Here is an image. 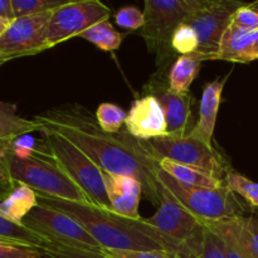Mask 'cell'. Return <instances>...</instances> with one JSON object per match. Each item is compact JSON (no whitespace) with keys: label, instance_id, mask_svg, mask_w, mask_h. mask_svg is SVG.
<instances>
[{"label":"cell","instance_id":"cb8c5ba5","mask_svg":"<svg viewBox=\"0 0 258 258\" xmlns=\"http://www.w3.org/2000/svg\"><path fill=\"white\" fill-rule=\"evenodd\" d=\"M78 37L88 40L103 52H112V50L118 49L120 45L122 44L126 33L117 32L108 20H105V22H101L93 27L88 28L87 30L81 33Z\"/></svg>","mask_w":258,"mask_h":258},{"label":"cell","instance_id":"3957f363","mask_svg":"<svg viewBox=\"0 0 258 258\" xmlns=\"http://www.w3.org/2000/svg\"><path fill=\"white\" fill-rule=\"evenodd\" d=\"M0 150L13 180L18 185L28 186L39 196L91 203L82 189L78 188L58 165L44 140L37 144L35 139L25 135L2 145Z\"/></svg>","mask_w":258,"mask_h":258},{"label":"cell","instance_id":"ab89813d","mask_svg":"<svg viewBox=\"0 0 258 258\" xmlns=\"http://www.w3.org/2000/svg\"><path fill=\"white\" fill-rule=\"evenodd\" d=\"M8 60H10L9 58H8L7 55L3 54V53H0V66L4 64V63H5V62H8Z\"/></svg>","mask_w":258,"mask_h":258},{"label":"cell","instance_id":"d590c367","mask_svg":"<svg viewBox=\"0 0 258 258\" xmlns=\"http://www.w3.org/2000/svg\"><path fill=\"white\" fill-rule=\"evenodd\" d=\"M17 185L18 184L13 180L12 175H10L7 161H5L2 150H0V199L12 193L17 188Z\"/></svg>","mask_w":258,"mask_h":258},{"label":"cell","instance_id":"9a60e30c","mask_svg":"<svg viewBox=\"0 0 258 258\" xmlns=\"http://www.w3.org/2000/svg\"><path fill=\"white\" fill-rule=\"evenodd\" d=\"M106 193L112 212L130 219H140L139 204L144 194L143 185L133 176L115 175L103 171Z\"/></svg>","mask_w":258,"mask_h":258},{"label":"cell","instance_id":"e575fe53","mask_svg":"<svg viewBox=\"0 0 258 258\" xmlns=\"http://www.w3.org/2000/svg\"><path fill=\"white\" fill-rule=\"evenodd\" d=\"M108 258H178L171 251H102Z\"/></svg>","mask_w":258,"mask_h":258},{"label":"cell","instance_id":"2e32d148","mask_svg":"<svg viewBox=\"0 0 258 258\" xmlns=\"http://www.w3.org/2000/svg\"><path fill=\"white\" fill-rule=\"evenodd\" d=\"M228 77L229 75L216 78L212 82L207 83L203 88L201 103H199L198 120L196 121L190 136L207 145H213L212 143H213L217 116L222 103V93Z\"/></svg>","mask_w":258,"mask_h":258},{"label":"cell","instance_id":"277c9868","mask_svg":"<svg viewBox=\"0 0 258 258\" xmlns=\"http://www.w3.org/2000/svg\"><path fill=\"white\" fill-rule=\"evenodd\" d=\"M204 3L206 0H145L143 10L145 25L139 30V34L146 42L149 52L156 54L160 75H164L175 53L171 48L175 29Z\"/></svg>","mask_w":258,"mask_h":258},{"label":"cell","instance_id":"f35d334b","mask_svg":"<svg viewBox=\"0 0 258 258\" xmlns=\"http://www.w3.org/2000/svg\"><path fill=\"white\" fill-rule=\"evenodd\" d=\"M10 23L12 22H8V20H4L0 18V38H2V35L5 33V30L8 29V27H9Z\"/></svg>","mask_w":258,"mask_h":258},{"label":"cell","instance_id":"d6986e66","mask_svg":"<svg viewBox=\"0 0 258 258\" xmlns=\"http://www.w3.org/2000/svg\"><path fill=\"white\" fill-rule=\"evenodd\" d=\"M204 57L198 52L180 55L171 64L168 73L169 90L180 95L190 93V86L196 80Z\"/></svg>","mask_w":258,"mask_h":258},{"label":"cell","instance_id":"5bb4252c","mask_svg":"<svg viewBox=\"0 0 258 258\" xmlns=\"http://www.w3.org/2000/svg\"><path fill=\"white\" fill-rule=\"evenodd\" d=\"M126 131L140 141L168 135L165 115L155 96L148 95L134 101L126 117Z\"/></svg>","mask_w":258,"mask_h":258},{"label":"cell","instance_id":"4316f807","mask_svg":"<svg viewBox=\"0 0 258 258\" xmlns=\"http://www.w3.org/2000/svg\"><path fill=\"white\" fill-rule=\"evenodd\" d=\"M198 251L201 258H227L223 241L207 224H202Z\"/></svg>","mask_w":258,"mask_h":258},{"label":"cell","instance_id":"836d02e7","mask_svg":"<svg viewBox=\"0 0 258 258\" xmlns=\"http://www.w3.org/2000/svg\"><path fill=\"white\" fill-rule=\"evenodd\" d=\"M39 249L0 241V258H43Z\"/></svg>","mask_w":258,"mask_h":258},{"label":"cell","instance_id":"d4e9b609","mask_svg":"<svg viewBox=\"0 0 258 258\" xmlns=\"http://www.w3.org/2000/svg\"><path fill=\"white\" fill-rule=\"evenodd\" d=\"M226 185L232 193L241 196L253 208H258V183L246 178L242 174L231 170L227 173Z\"/></svg>","mask_w":258,"mask_h":258},{"label":"cell","instance_id":"1f68e13d","mask_svg":"<svg viewBox=\"0 0 258 258\" xmlns=\"http://www.w3.org/2000/svg\"><path fill=\"white\" fill-rule=\"evenodd\" d=\"M231 25L243 30H258V10L251 4H243L234 13Z\"/></svg>","mask_w":258,"mask_h":258},{"label":"cell","instance_id":"603a6c76","mask_svg":"<svg viewBox=\"0 0 258 258\" xmlns=\"http://www.w3.org/2000/svg\"><path fill=\"white\" fill-rule=\"evenodd\" d=\"M0 241L39 249L42 253L52 246L45 239L37 236L34 232H32L23 224L13 223V222L7 221L2 217H0Z\"/></svg>","mask_w":258,"mask_h":258},{"label":"cell","instance_id":"4fadbf2b","mask_svg":"<svg viewBox=\"0 0 258 258\" xmlns=\"http://www.w3.org/2000/svg\"><path fill=\"white\" fill-rule=\"evenodd\" d=\"M150 95L158 98L165 115L168 135L185 138L191 134L194 125L193 96L191 93L180 95L169 90L168 82H164L163 75L158 80L151 78L149 82Z\"/></svg>","mask_w":258,"mask_h":258},{"label":"cell","instance_id":"ac0fdd59","mask_svg":"<svg viewBox=\"0 0 258 258\" xmlns=\"http://www.w3.org/2000/svg\"><path fill=\"white\" fill-rule=\"evenodd\" d=\"M159 168L169 174L171 178L175 179L176 181L186 186L206 189H221L227 186L226 181L212 175V174L191 168V166L175 163V161L166 160V159L159 160Z\"/></svg>","mask_w":258,"mask_h":258},{"label":"cell","instance_id":"44dd1931","mask_svg":"<svg viewBox=\"0 0 258 258\" xmlns=\"http://www.w3.org/2000/svg\"><path fill=\"white\" fill-rule=\"evenodd\" d=\"M38 204L37 193L25 185L17 188L0 199V217L17 224H23V219Z\"/></svg>","mask_w":258,"mask_h":258},{"label":"cell","instance_id":"7a4b0ae2","mask_svg":"<svg viewBox=\"0 0 258 258\" xmlns=\"http://www.w3.org/2000/svg\"><path fill=\"white\" fill-rule=\"evenodd\" d=\"M38 203L63 212L78 222L103 251H171V244L158 231L144 222L130 219L92 203H78L37 194Z\"/></svg>","mask_w":258,"mask_h":258},{"label":"cell","instance_id":"52a82bcc","mask_svg":"<svg viewBox=\"0 0 258 258\" xmlns=\"http://www.w3.org/2000/svg\"><path fill=\"white\" fill-rule=\"evenodd\" d=\"M141 144L158 161L163 159L175 161L206 171L222 180L232 170L229 161L213 145H207L190 135L185 138L166 135L141 141Z\"/></svg>","mask_w":258,"mask_h":258},{"label":"cell","instance_id":"6da1fadb","mask_svg":"<svg viewBox=\"0 0 258 258\" xmlns=\"http://www.w3.org/2000/svg\"><path fill=\"white\" fill-rule=\"evenodd\" d=\"M40 130L59 134L83 151L102 171L138 179L154 206L160 204L159 161L127 131L110 134L83 106L66 105L34 116Z\"/></svg>","mask_w":258,"mask_h":258},{"label":"cell","instance_id":"ffe728a7","mask_svg":"<svg viewBox=\"0 0 258 258\" xmlns=\"http://www.w3.org/2000/svg\"><path fill=\"white\" fill-rule=\"evenodd\" d=\"M34 131H40V125L34 118L20 117L17 113V106L0 101V146Z\"/></svg>","mask_w":258,"mask_h":258},{"label":"cell","instance_id":"74e56055","mask_svg":"<svg viewBox=\"0 0 258 258\" xmlns=\"http://www.w3.org/2000/svg\"><path fill=\"white\" fill-rule=\"evenodd\" d=\"M0 18L8 22H13L15 19L13 0H0Z\"/></svg>","mask_w":258,"mask_h":258},{"label":"cell","instance_id":"5b68a950","mask_svg":"<svg viewBox=\"0 0 258 258\" xmlns=\"http://www.w3.org/2000/svg\"><path fill=\"white\" fill-rule=\"evenodd\" d=\"M156 176L160 190L173 197L180 206L194 214L202 224L241 217L246 212V207L239 203L234 193L227 186L221 189L186 186L171 178L160 168Z\"/></svg>","mask_w":258,"mask_h":258},{"label":"cell","instance_id":"83f0119b","mask_svg":"<svg viewBox=\"0 0 258 258\" xmlns=\"http://www.w3.org/2000/svg\"><path fill=\"white\" fill-rule=\"evenodd\" d=\"M70 0H13V9L15 18L27 15L40 14L45 12H53Z\"/></svg>","mask_w":258,"mask_h":258},{"label":"cell","instance_id":"30bf717a","mask_svg":"<svg viewBox=\"0 0 258 258\" xmlns=\"http://www.w3.org/2000/svg\"><path fill=\"white\" fill-rule=\"evenodd\" d=\"M243 3L233 0H206L184 23L190 25L198 35V50L206 60H217L224 33L232 18Z\"/></svg>","mask_w":258,"mask_h":258},{"label":"cell","instance_id":"484cf974","mask_svg":"<svg viewBox=\"0 0 258 258\" xmlns=\"http://www.w3.org/2000/svg\"><path fill=\"white\" fill-rule=\"evenodd\" d=\"M127 113L113 103H101L96 110V120L103 131L110 134L120 133L125 125Z\"/></svg>","mask_w":258,"mask_h":258},{"label":"cell","instance_id":"4dcf8cb0","mask_svg":"<svg viewBox=\"0 0 258 258\" xmlns=\"http://www.w3.org/2000/svg\"><path fill=\"white\" fill-rule=\"evenodd\" d=\"M116 23L125 29L140 30L145 25V17L144 13L136 7H123L116 13Z\"/></svg>","mask_w":258,"mask_h":258},{"label":"cell","instance_id":"8d00e7d4","mask_svg":"<svg viewBox=\"0 0 258 258\" xmlns=\"http://www.w3.org/2000/svg\"><path fill=\"white\" fill-rule=\"evenodd\" d=\"M199 237H201V232L198 236L194 239H191L188 243L181 244L176 251V256L178 258H201L199 257Z\"/></svg>","mask_w":258,"mask_h":258},{"label":"cell","instance_id":"9c48e42d","mask_svg":"<svg viewBox=\"0 0 258 258\" xmlns=\"http://www.w3.org/2000/svg\"><path fill=\"white\" fill-rule=\"evenodd\" d=\"M111 9L98 0L70 2L53 10L47 29L44 50L72 37H78L88 28L110 18Z\"/></svg>","mask_w":258,"mask_h":258},{"label":"cell","instance_id":"8fae6325","mask_svg":"<svg viewBox=\"0 0 258 258\" xmlns=\"http://www.w3.org/2000/svg\"><path fill=\"white\" fill-rule=\"evenodd\" d=\"M52 13L15 18L0 38V53L12 60L43 52Z\"/></svg>","mask_w":258,"mask_h":258},{"label":"cell","instance_id":"7402d4cb","mask_svg":"<svg viewBox=\"0 0 258 258\" xmlns=\"http://www.w3.org/2000/svg\"><path fill=\"white\" fill-rule=\"evenodd\" d=\"M241 217L203 223L221 237L227 258H251L242 238L241 222H239Z\"/></svg>","mask_w":258,"mask_h":258},{"label":"cell","instance_id":"60d3db41","mask_svg":"<svg viewBox=\"0 0 258 258\" xmlns=\"http://www.w3.org/2000/svg\"><path fill=\"white\" fill-rule=\"evenodd\" d=\"M252 7H253L254 8V9H257L258 10V3H252Z\"/></svg>","mask_w":258,"mask_h":258},{"label":"cell","instance_id":"ba28073f","mask_svg":"<svg viewBox=\"0 0 258 258\" xmlns=\"http://www.w3.org/2000/svg\"><path fill=\"white\" fill-rule=\"evenodd\" d=\"M23 226L54 246L82 251H103L76 219L45 204L38 203L23 219Z\"/></svg>","mask_w":258,"mask_h":258},{"label":"cell","instance_id":"d6a6232c","mask_svg":"<svg viewBox=\"0 0 258 258\" xmlns=\"http://www.w3.org/2000/svg\"><path fill=\"white\" fill-rule=\"evenodd\" d=\"M44 258H108L102 252L82 251V249L67 248V247L52 246L43 252Z\"/></svg>","mask_w":258,"mask_h":258},{"label":"cell","instance_id":"f546056e","mask_svg":"<svg viewBox=\"0 0 258 258\" xmlns=\"http://www.w3.org/2000/svg\"><path fill=\"white\" fill-rule=\"evenodd\" d=\"M244 246L251 258H258V214H251L239 218Z\"/></svg>","mask_w":258,"mask_h":258},{"label":"cell","instance_id":"f1b7e54d","mask_svg":"<svg viewBox=\"0 0 258 258\" xmlns=\"http://www.w3.org/2000/svg\"><path fill=\"white\" fill-rule=\"evenodd\" d=\"M198 35L196 30L186 23L179 25L171 38V48L180 55L190 54L198 50Z\"/></svg>","mask_w":258,"mask_h":258},{"label":"cell","instance_id":"e0dca14e","mask_svg":"<svg viewBox=\"0 0 258 258\" xmlns=\"http://www.w3.org/2000/svg\"><path fill=\"white\" fill-rule=\"evenodd\" d=\"M217 60L232 63L258 60V30H243L229 25L222 38Z\"/></svg>","mask_w":258,"mask_h":258},{"label":"cell","instance_id":"7c38bea8","mask_svg":"<svg viewBox=\"0 0 258 258\" xmlns=\"http://www.w3.org/2000/svg\"><path fill=\"white\" fill-rule=\"evenodd\" d=\"M161 191V201L154 216L144 218L148 226L158 231L171 244L180 247L196 238L202 229V222L173 197Z\"/></svg>","mask_w":258,"mask_h":258},{"label":"cell","instance_id":"8992f818","mask_svg":"<svg viewBox=\"0 0 258 258\" xmlns=\"http://www.w3.org/2000/svg\"><path fill=\"white\" fill-rule=\"evenodd\" d=\"M45 145L58 165L71 180L82 189L90 202L101 208L112 211L106 193L103 171L81 149L59 134L40 130Z\"/></svg>","mask_w":258,"mask_h":258}]
</instances>
